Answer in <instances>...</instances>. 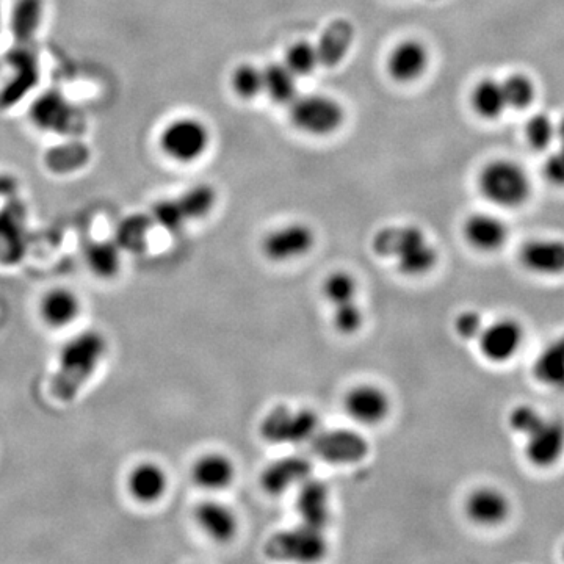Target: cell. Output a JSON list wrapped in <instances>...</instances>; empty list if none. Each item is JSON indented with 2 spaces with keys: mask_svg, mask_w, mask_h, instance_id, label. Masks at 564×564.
I'll return each instance as SVG.
<instances>
[{
  "mask_svg": "<svg viewBox=\"0 0 564 564\" xmlns=\"http://www.w3.org/2000/svg\"><path fill=\"white\" fill-rule=\"evenodd\" d=\"M107 355V340L98 331H84L60 351L51 394L58 402H73Z\"/></svg>",
  "mask_w": 564,
  "mask_h": 564,
  "instance_id": "1",
  "label": "cell"
},
{
  "mask_svg": "<svg viewBox=\"0 0 564 564\" xmlns=\"http://www.w3.org/2000/svg\"><path fill=\"white\" fill-rule=\"evenodd\" d=\"M478 187L489 203L516 209L527 203L532 193V181L527 171L513 160H492L480 171Z\"/></svg>",
  "mask_w": 564,
  "mask_h": 564,
  "instance_id": "2",
  "label": "cell"
},
{
  "mask_svg": "<svg viewBox=\"0 0 564 564\" xmlns=\"http://www.w3.org/2000/svg\"><path fill=\"white\" fill-rule=\"evenodd\" d=\"M290 120L304 134L325 137L339 131L345 121V110L336 99L309 94L290 104Z\"/></svg>",
  "mask_w": 564,
  "mask_h": 564,
  "instance_id": "3",
  "label": "cell"
},
{
  "mask_svg": "<svg viewBox=\"0 0 564 564\" xmlns=\"http://www.w3.org/2000/svg\"><path fill=\"white\" fill-rule=\"evenodd\" d=\"M30 120L41 131L76 137L85 131L84 116L60 91L49 90L33 101Z\"/></svg>",
  "mask_w": 564,
  "mask_h": 564,
  "instance_id": "4",
  "label": "cell"
},
{
  "mask_svg": "<svg viewBox=\"0 0 564 564\" xmlns=\"http://www.w3.org/2000/svg\"><path fill=\"white\" fill-rule=\"evenodd\" d=\"M209 143V129L195 118L171 121L160 134V148L165 156L181 163L195 162L203 157Z\"/></svg>",
  "mask_w": 564,
  "mask_h": 564,
  "instance_id": "5",
  "label": "cell"
},
{
  "mask_svg": "<svg viewBox=\"0 0 564 564\" xmlns=\"http://www.w3.org/2000/svg\"><path fill=\"white\" fill-rule=\"evenodd\" d=\"M320 420L309 409L276 408L261 423L264 441L272 444H300L319 433Z\"/></svg>",
  "mask_w": 564,
  "mask_h": 564,
  "instance_id": "6",
  "label": "cell"
},
{
  "mask_svg": "<svg viewBox=\"0 0 564 564\" xmlns=\"http://www.w3.org/2000/svg\"><path fill=\"white\" fill-rule=\"evenodd\" d=\"M10 79L0 90V109L8 110L18 105L32 93L40 82V62L32 44H15L7 57Z\"/></svg>",
  "mask_w": 564,
  "mask_h": 564,
  "instance_id": "7",
  "label": "cell"
},
{
  "mask_svg": "<svg viewBox=\"0 0 564 564\" xmlns=\"http://www.w3.org/2000/svg\"><path fill=\"white\" fill-rule=\"evenodd\" d=\"M29 248L27 209L19 199H10L0 209V264L18 265Z\"/></svg>",
  "mask_w": 564,
  "mask_h": 564,
  "instance_id": "8",
  "label": "cell"
},
{
  "mask_svg": "<svg viewBox=\"0 0 564 564\" xmlns=\"http://www.w3.org/2000/svg\"><path fill=\"white\" fill-rule=\"evenodd\" d=\"M265 550L279 560L317 561L326 554V541L323 530L301 524L292 532L270 539Z\"/></svg>",
  "mask_w": 564,
  "mask_h": 564,
  "instance_id": "9",
  "label": "cell"
},
{
  "mask_svg": "<svg viewBox=\"0 0 564 564\" xmlns=\"http://www.w3.org/2000/svg\"><path fill=\"white\" fill-rule=\"evenodd\" d=\"M315 245V234L308 225L292 223L275 229L262 240V254L276 264L297 261L311 253Z\"/></svg>",
  "mask_w": 564,
  "mask_h": 564,
  "instance_id": "10",
  "label": "cell"
},
{
  "mask_svg": "<svg viewBox=\"0 0 564 564\" xmlns=\"http://www.w3.org/2000/svg\"><path fill=\"white\" fill-rule=\"evenodd\" d=\"M483 358L494 364H503L513 359L524 342V328L510 317L485 325L477 339Z\"/></svg>",
  "mask_w": 564,
  "mask_h": 564,
  "instance_id": "11",
  "label": "cell"
},
{
  "mask_svg": "<svg viewBox=\"0 0 564 564\" xmlns=\"http://www.w3.org/2000/svg\"><path fill=\"white\" fill-rule=\"evenodd\" d=\"M391 397L375 384H358L345 394L344 408L353 422L366 427L380 425L391 414Z\"/></svg>",
  "mask_w": 564,
  "mask_h": 564,
  "instance_id": "12",
  "label": "cell"
},
{
  "mask_svg": "<svg viewBox=\"0 0 564 564\" xmlns=\"http://www.w3.org/2000/svg\"><path fill=\"white\" fill-rule=\"evenodd\" d=\"M525 458L539 469L555 466L564 455V423L546 419L532 433L525 436Z\"/></svg>",
  "mask_w": 564,
  "mask_h": 564,
  "instance_id": "13",
  "label": "cell"
},
{
  "mask_svg": "<svg viewBox=\"0 0 564 564\" xmlns=\"http://www.w3.org/2000/svg\"><path fill=\"white\" fill-rule=\"evenodd\" d=\"M311 442L315 455L333 464L358 463L369 453L366 439L355 431L337 430L317 433Z\"/></svg>",
  "mask_w": 564,
  "mask_h": 564,
  "instance_id": "14",
  "label": "cell"
},
{
  "mask_svg": "<svg viewBox=\"0 0 564 564\" xmlns=\"http://www.w3.org/2000/svg\"><path fill=\"white\" fill-rule=\"evenodd\" d=\"M467 517L480 527H497L511 514V502L505 492L492 486H480L466 499Z\"/></svg>",
  "mask_w": 564,
  "mask_h": 564,
  "instance_id": "15",
  "label": "cell"
},
{
  "mask_svg": "<svg viewBox=\"0 0 564 564\" xmlns=\"http://www.w3.org/2000/svg\"><path fill=\"white\" fill-rule=\"evenodd\" d=\"M522 267L539 276L564 275V240L539 237L528 240L519 251Z\"/></svg>",
  "mask_w": 564,
  "mask_h": 564,
  "instance_id": "16",
  "label": "cell"
},
{
  "mask_svg": "<svg viewBox=\"0 0 564 564\" xmlns=\"http://www.w3.org/2000/svg\"><path fill=\"white\" fill-rule=\"evenodd\" d=\"M198 527L215 543H229L239 532V519L234 511L217 500H204L193 511Z\"/></svg>",
  "mask_w": 564,
  "mask_h": 564,
  "instance_id": "17",
  "label": "cell"
},
{
  "mask_svg": "<svg viewBox=\"0 0 564 564\" xmlns=\"http://www.w3.org/2000/svg\"><path fill=\"white\" fill-rule=\"evenodd\" d=\"M428 63L430 54L425 44L417 40H406L397 44L387 58V71L400 84H411L425 74Z\"/></svg>",
  "mask_w": 564,
  "mask_h": 564,
  "instance_id": "18",
  "label": "cell"
},
{
  "mask_svg": "<svg viewBox=\"0 0 564 564\" xmlns=\"http://www.w3.org/2000/svg\"><path fill=\"white\" fill-rule=\"evenodd\" d=\"M464 239L480 253H496L508 240V226L496 215H470L464 223Z\"/></svg>",
  "mask_w": 564,
  "mask_h": 564,
  "instance_id": "19",
  "label": "cell"
},
{
  "mask_svg": "<svg viewBox=\"0 0 564 564\" xmlns=\"http://www.w3.org/2000/svg\"><path fill=\"white\" fill-rule=\"evenodd\" d=\"M234 461L228 455L212 452L199 456L192 466V480L199 489L209 492H220L234 483Z\"/></svg>",
  "mask_w": 564,
  "mask_h": 564,
  "instance_id": "20",
  "label": "cell"
},
{
  "mask_svg": "<svg viewBox=\"0 0 564 564\" xmlns=\"http://www.w3.org/2000/svg\"><path fill=\"white\" fill-rule=\"evenodd\" d=\"M355 40V27L345 19H336L331 22L317 43V54H319L320 66L323 68H336L344 62L351 44Z\"/></svg>",
  "mask_w": 564,
  "mask_h": 564,
  "instance_id": "21",
  "label": "cell"
},
{
  "mask_svg": "<svg viewBox=\"0 0 564 564\" xmlns=\"http://www.w3.org/2000/svg\"><path fill=\"white\" fill-rule=\"evenodd\" d=\"M127 489L137 502L156 503L167 494L168 475L159 464L141 463L127 477Z\"/></svg>",
  "mask_w": 564,
  "mask_h": 564,
  "instance_id": "22",
  "label": "cell"
},
{
  "mask_svg": "<svg viewBox=\"0 0 564 564\" xmlns=\"http://www.w3.org/2000/svg\"><path fill=\"white\" fill-rule=\"evenodd\" d=\"M311 469V464L304 458H286V460L276 461L262 472V488L268 494L279 496L293 485L308 480Z\"/></svg>",
  "mask_w": 564,
  "mask_h": 564,
  "instance_id": "23",
  "label": "cell"
},
{
  "mask_svg": "<svg viewBox=\"0 0 564 564\" xmlns=\"http://www.w3.org/2000/svg\"><path fill=\"white\" fill-rule=\"evenodd\" d=\"M298 513L301 524L325 530L328 524V489L323 483L315 480H304L298 496Z\"/></svg>",
  "mask_w": 564,
  "mask_h": 564,
  "instance_id": "24",
  "label": "cell"
},
{
  "mask_svg": "<svg viewBox=\"0 0 564 564\" xmlns=\"http://www.w3.org/2000/svg\"><path fill=\"white\" fill-rule=\"evenodd\" d=\"M44 167L54 174H71L84 170L91 160V149L79 140H68L47 149Z\"/></svg>",
  "mask_w": 564,
  "mask_h": 564,
  "instance_id": "25",
  "label": "cell"
},
{
  "mask_svg": "<svg viewBox=\"0 0 564 564\" xmlns=\"http://www.w3.org/2000/svg\"><path fill=\"white\" fill-rule=\"evenodd\" d=\"M43 18L44 0H16L10 16V32L15 44H32Z\"/></svg>",
  "mask_w": 564,
  "mask_h": 564,
  "instance_id": "26",
  "label": "cell"
},
{
  "mask_svg": "<svg viewBox=\"0 0 564 564\" xmlns=\"http://www.w3.org/2000/svg\"><path fill=\"white\" fill-rule=\"evenodd\" d=\"M423 239H427V235L417 226H389L376 232L372 250L376 256L391 257L395 261L409 246Z\"/></svg>",
  "mask_w": 564,
  "mask_h": 564,
  "instance_id": "27",
  "label": "cell"
},
{
  "mask_svg": "<svg viewBox=\"0 0 564 564\" xmlns=\"http://www.w3.org/2000/svg\"><path fill=\"white\" fill-rule=\"evenodd\" d=\"M80 300L73 290L54 289L41 301V317L52 328H63L79 317Z\"/></svg>",
  "mask_w": 564,
  "mask_h": 564,
  "instance_id": "28",
  "label": "cell"
},
{
  "mask_svg": "<svg viewBox=\"0 0 564 564\" xmlns=\"http://www.w3.org/2000/svg\"><path fill=\"white\" fill-rule=\"evenodd\" d=\"M472 109L485 120H497L508 109L502 80L483 79L470 94Z\"/></svg>",
  "mask_w": 564,
  "mask_h": 564,
  "instance_id": "29",
  "label": "cell"
},
{
  "mask_svg": "<svg viewBox=\"0 0 564 564\" xmlns=\"http://www.w3.org/2000/svg\"><path fill=\"white\" fill-rule=\"evenodd\" d=\"M154 226L151 215L134 214L116 226L113 242L127 253H143L148 246V234Z\"/></svg>",
  "mask_w": 564,
  "mask_h": 564,
  "instance_id": "30",
  "label": "cell"
},
{
  "mask_svg": "<svg viewBox=\"0 0 564 564\" xmlns=\"http://www.w3.org/2000/svg\"><path fill=\"white\" fill-rule=\"evenodd\" d=\"M438 261L439 254L436 248L428 242V239H423L416 245L409 246L405 253L400 254L395 259V265L402 275L419 278V276L433 272Z\"/></svg>",
  "mask_w": 564,
  "mask_h": 564,
  "instance_id": "31",
  "label": "cell"
},
{
  "mask_svg": "<svg viewBox=\"0 0 564 564\" xmlns=\"http://www.w3.org/2000/svg\"><path fill=\"white\" fill-rule=\"evenodd\" d=\"M536 380L544 386L564 391V347L560 340L544 348L533 366Z\"/></svg>",
  "mask_w": 564,
  "mask_h": 564,
  "instance_id": "32",
  "label": "cell"
},
{
  "mask_svg": "<svg viewBox=\"0 0 564 564\" xmlns=\"http://www.w3.org/2000/svg\"><path fill=\"white\" fill-rule=\"evenodd\" d=\"M264 91L275 104L290 105L297 99V76L284 63L264 69Z\"/></svg>",
  "mask_w": 564,
  "mask_h": 564,
  "instance_id": "33",
  "label": "cell"
},
{
  "mask_svg": "<svg viewBox=\"0 0 564 564\" xmlns=\"http://www.w3.org/2000/svg\"><path fill=\"white\" fill-rule=\"evenodd\" d=\"M88 268L102 279L115 278L121 268V250L115 242L91 243L85 251Z\"/></svg>",
  "mask_w": 564,
  "mask_h": 564,
  "instance_id": "34",
  "label": "cell"
},
{
  "mask_svg": "<svg viewBox=\"0 0 564 564\" xmlns=\"http://www.w3.org/2000/svg\"><path fill=\"white\" fill-rule=\"evenodd\" d=\"M179 207L185 220H201L214 210L217 204V193L210 185L199 184L190 188L178 198Z\"/></svg>",
  "mask_w": 564,
  "mask_h": 564,
  "instance_id": "35",
  "label": "cell"
},
{
  "mask_svg": "<svg viewBox=\"0 0 564 564\" xmlns=\"http://www.w3.org/2000/svg\"><path fill=\"white\" fill-rule=\"evenodd\" d=\"M322 292L323 297L331 304V308L337 306V304L358 300V279L351 273L337 270V272L329 273L326 276L325 281H323Z\"/></svg>",
  "mask_w": 564,
  "mask_h": 564,
  "instance_id": "36",
  "label": "cell"
},
{
  "mask_svg": "<svg viewBox=\"0 0 564 564\" xmlns=\"http://www.w3.org/2000/svg\"><path fill=\"white\" fill-rule=\"evenodd\" d=\"M502 85L508 109L524 110L535 101V82L527 74H511L502 80Z\"/></svg>",
  "mask_w": 564,
  "mask_h": 564,
  "instance_id": "37",
  "label": "cell"
},
{
  "mask_svg": "<svg viewBox=\"0 0 564 564\" xmlns=\"http://www.w3.org/2000/svg\"><path fill=\"white\" fill-rule=\"evenodd\" d=\"M232 90L242 99L256 98L264 91V69L254 65H240L231 77Z\"/></svg>",
  "mask_w": 564,
  "mask_h": 564,
  "instance_id": "38",
  "label": "cell"
},
{
  "mask_svg": "<svg viewBox=\"0 0 564 564\" xmlns=\"http://www.w3.org/2000/svg\"><path fill=\"white\" fill-rule=\"evenodd\" d=\"M284 65L297 77H306L320 66L317 47L308 41H298L290 46Z\"/></svg>",
  "mask_w": 564,
  "mask_h": 564,
  "instance_id": "39",
  "label": "cell"
},
{
  "mask_svg": "<svg viewBox=\"0 0 564 564\" xmlns=\"http://www.w3.org/2000/svg\"><path fill=\"white\" fill-rule=\"evenodd\" d=\"M525 138L533 149L544 151L557 138V124L544 113L532 116L525 124Z\"/></svg>",
  "mask_w": 564,
  "mask_h": 564,
  "instance_id": "40",
  "label": "cell"
},
{
  "mask_svg": "<svg viewBox=\"0 0 564 564\" xmlns=\"http://www.w3.org/2000/svg\"><path fill=\"white\" fill-rule=\"evenodd\" d=\"M333 326L342 336H353L364 326V312L358 300L333 306Z\"/></svg>",
  "mask_w": 564,
  "mask_h": 564,
  "instance_id": "41",
  "label": "cell"
},
{
  "mask_svg": "<svg viewBox=\"0 0 564 564\" xmlns=\"http://www.w3.org/2000/svg\"><path fill=\"white\" fill-rule=\"evenodd\" d=\"M149 215H151L154 225L160 226L168 232H179L187 223L181 207H179L178 199L160 201L152 207V212Z\"/></svg>",
  "mask_w": 564,
  "mask_h": 564,
  "instance_id": "42",
  "label": "cell"
},
{
  "mask_svg": "<svg viewBox=\"0 0 564 564\" xmlns=\"http://www.w3.org/2000/svg\"><path fill=\"white\" fill-rule=\"evenodd\" d=\"M543 420V414L530 405H517L508 414V425H510L511 430L524 434V436L532 433Z\"/></svg>",
  "mask_w": 564,
  "mask_h": 564,
  "instance_id": "43",
  "label": "cell"
},
{
  "mask_svg": "<svg viewBox=\"0 0 564 564\" xmlns=\"http://www.w3.org/2000/svg\"><path fill=\"white\" fill-rule=\"evenodd\" d=\"M453 328H455L456 336L460 337L461 340H467V342L475 340L477 342L481 331L485 328V322H483L480 312L464 311L456 317Z\"/></svg>",
  "mask_w": 564,
  "mask_h": 564,
  "instance_id": "44",
  "label": "cell"
},
{
  "mask_svg": "<svg viewBox=\"0 0 564 564\" xmlns=\"http://www.w3.org/2000/svg\"><path fill=\"white\" fill-rule=\"evenodd\" d=\"M547 181L558 187H564V145L552 152L544 165Z\"/></svg>",
  "mask_w": 564,
  "mask_h": 564,
  "instance_id": "45",
  "label": "cell"
},
{
  "mask_svg": "<svg viewBox=\"0 0 564 564\" xmlns=\"http://www.w3.org/2000/svg\"><path fill=\"white\" fill-rule=\"evenodd\" d=\"M18 190V181L11 174L0 173V198H11Z\"/></svg>",
  "mask_w": 564,
  "mask_h": 564,
  "instance_id": "46",
  "label": "cell"
},
{
  "mask_svg": "<svg viewBox=\"0 0 564 564\" xmlns=\"http://www.w3.org/2000/svg\"><path fill=\"white\" fill-rule=\"evenodd\" d=\"M557 138L561 145H564V118H561L560 123H557Z\"/></svg>",
  "mask_w": 564,
  "mask_h": 564,
  "instance_id": "47",
  "label": "cell"
},
{
  "mask_svg": "<svg viewBox=\"0 0 564 564\" xmlns=\"http://www.w3.org/2000/svg\"><path fill=\"white\" fill-rule=\"evenodd\" d=\"M0 29H2V10H0Z\"/></svg>",
  "mask_w": 564,
  "mask_h": 564,
  "instance_id": "48",
  "label": "cell"
},
{
  "mask_svg": "<svg viewBox=\"0 0 564 564\" xmlns=\"http://www.w3.org/2000/svg\"><path fill=\"white\" fill-rule=\"evenodd\" d=\"M558 340H560V342H561V345H563V347H564V336H563V337H561V339H558Z\"/></svg>",
  "mask_w": 564,
  "mask_h": 564,
  "instance_id": "49",
  "label": "cell"
},
{
  "mask_svg": "<svg viewBox=\"0 0 564 564\" xmlns=\"http://www.w3.org/2000/svg\"><path fill=\"white\" fill-rule=\"evenodd\" d=\"M563 558H564V547H563Z\"/></svg>",
  "mask_w": 564,
  "mask_h": 564,
  "instance_id": "50",
  "label": "cell"
}]
</instances>
